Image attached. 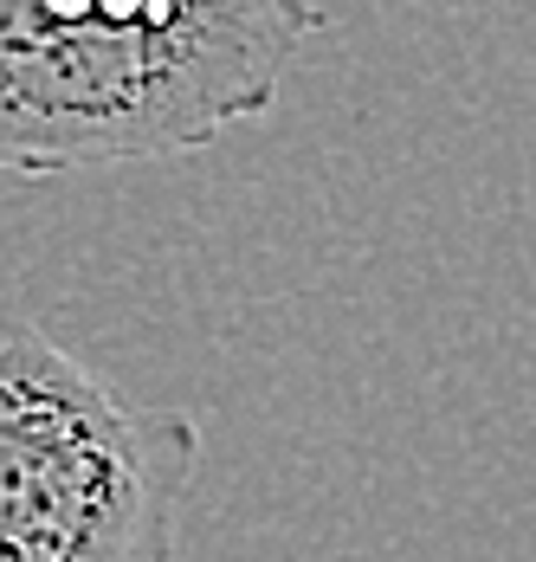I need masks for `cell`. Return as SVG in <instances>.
I'll list each match as a JSON object with an SVG mask.
<instances>
[{
	"label": "cell",
	"mask_w": 536,
	"mask_h": 562,
	"mask_svg": "<svg viewBox=\"0 0 536 562\" xmlns=\"http://www.w3.org/2000/svg\"><path fill=\"white\" fill-rule=\"evenodd\" d=\"M317 0H0V175L161 162L278 104Z\"/></svg>",
	"instance_id": "obj_1"
},
{
	"label": "cell",
	"mask_w": 536,
	"mask_h": 562,
	"mask_svg": "<svg viewBox=\"0 0 536 562\" xmlns=\"http://www.w3.org/2000/svg\"><path fill=\"white\" fill-rule=\"evenodd\" d=\"M201 427L0 311V562H175Z\"/></svg>",
	"instance_id": "obj_2"
}]
</instances>
